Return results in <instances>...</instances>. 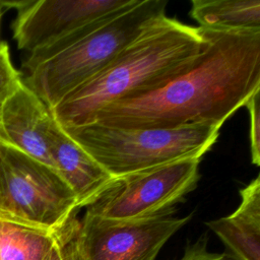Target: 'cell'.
<instances>
[{
    "instance_id": "6da1fadb",
    "label": "cell",
    "mask_w": 260,
    "mask_h": 260,
    "mask_svg": "<svg viewBox=\"0 0 260 260\" xmlns=\"http://www.w3.org/2000/svg\"><path fill=\"white\" fill-rule=\"evenodd\" d=\"M201 29L204 46L184 71L151 91L108 105L89 123L121 129L221 127L260 90V30Z\"/></svg>"
},
{
    "instance_id": "7a4b0ae2",
    "label": "cell",
    "mask_w": 260,
    "mask_h": 260,
    "mask_svg": "<svg viewBox=\"0 0 260 260\" xmlns=\"http://www.w3.org/2000/svg\"><path fill=\"white\" fill-rule=\"evenodd\" d=\"M204 43L200 27L162 15L102 72L50 111L61 128L88 124L108 105L151 91L184 71Z\"/></svg>"
},
{
    "instance_id": "3957f363",
    "label": "cell",
    "mask_w": 260,
    "mask_h": 260,
    "mask_svg": "<svg viewBox=\"0 0 260 260\" xmlns=\"http://www.w3.org/2000/svg\"><path fill=\"white\" fill-rule=\"evenodd\" d=\"M167 4V0H134L29 53L22 63V82L52 110L109 66L149 23L166 15Z\"/></svg>"
},
{
    "instance_id": "277c9868",
    "label": "cell",
    "mask_w": 260,
    "mask_h": 260,
    "mask_svg": "<svg viewBox=\"0 0 260 260\" xmlns=\"http://www.w3.org/2000/svg\"><path fill=\"white\" fill-rule=\"evenodd\" d=\"M62 129L118 179L178 159L201 158L217 140L220 127L188 124L121 129L89 123Z\"/></svg>"
},
{
    "instance_id": "5b68a950",
    "label": "cell",
    "mask_w": 260,
    "mask_h": 260,
    "mask_svg": "<svg viewBox=\"0 0 260 260\" xmlns=\"http://www.w3.org/2000/svg\"><path fill=\"white\" fill-rule=\"evenodd\" d=\"M0 217L57 230L76 214V198L51 166L0 142Z\"/></svg>"
},
{
    "instance_id": "8992f818",
    "label": "cell",
    "mask_w": 260,
    "mask_h": 260,
    "mask_svg": "<svg viewBox=\"0 0 260 260\" xmlns=\"http://www.w3.org/2000/svg\"><path fill=\"white\" fill-rule=\"evenodd\" d=\"M201 158H183L118 178L85 213L110 220H133L174 210L199 181Z\"/></svg>"
},
{
    "instance_id": "52a82bcc",
    "label": "cell",
    "mask_w": 260,
    "mask_h": 260,
    "mask_svg": "<svg viewBox=\"0 0 260 260\" xmlns=\"http://www.w3.org/2000/svg\"><path fill=\"white\" fill-rule=\"evenodd\" d=\"M176 209L133 220H110L84 213L77 243L81 260H155L165 244L192 218Z\"/></svg>"
},
{
    "instance_id": "ba28073f",
    "label": "cell",
    "mask_w": 260,
    "mask_h": 260,
    "mask_svg": "<svg viewBox=\"0 0 260 260\" xmlns=\"http://www.w3.org/2000/svg\"><path fill=\"white\" fill-rule=\"evenodd\" d=\"M134 0H21L5 1L17 10L13 39L28 54L49 46Z\"/></svg>"
},
{
    "instance_id": "9c48e42d",
    "label": "cell",
    "mask_w": 260,
    "mask_h": 260,
    "mask_svg": "<svg viewBox=\"0 0 260 260\" xmlns=\"http://www.w3.org/2000/svg\"><path fill=\"white\" fill-rule=\"evenodd\" d=\"M54 121L50 109L22 82L0 108V142L54 168L49 139Z\"/></svg>"
},
{
    "instance_id": "30bf717a",
    "label": "cell",
    "mask_w": 260,
    "mask_h": 260,
    "mask_svg": "<svg viewBox=\"0 0 260 260\" xmlns=\"http://www.w3.org/2000/svg\"><path fill=\"white\" fill-rule=\"evenodd\" d=\"M49 139L53 166L72 190L78 209L94 202L117 180L73 141L56 121Z\"/></svg>"
},
{
    "instance_id": "8fae6325",
    "label": "cell",
    "mask_w": 260,
    "mask_h": 260,
    "mask_svg": "<svg viewBox=\"0 0 260 260\" xmlns=\"http://www.w3.org/2000/svg\"><path fill=\"white\" fill-rule=\"evenodd\" d=\"M241 202L231 214L205 224L234 260H260V177L239 191Z\"/></svg>"
},
{
    "instance_id": "7c38bea8",
    "label": "cell",
    "mask_w": 260,
    "mask_h": 260,
    "mask_svg": "<svg viewBox=\"0 0 260 260\" xmlns=\"http://www.w3.org/2000/svg\"><path fill=\"white\" fill-rule=\"evenodd\" d=\"M190 15L201 28L260 30V0H192Z\"/></svg>"
},
{
    "instance_id": "4fadbf2b",
    "label": "cell",
    "mask_w": 260,
    "mask_h": 260,
    "mask_svg": "<svg viewBox=\"0 0 260 260\" xmlns=\"http://www.w3.org/2000/svg\"><path fill=\"white\" fill-rule=\"evenodd\" d=\"M57 231L0 217V260H45Z\"/></svg>"
},
{
    "instance_id": "5bb4252c",
    "label": "cell",
    "mask_w": 260,
    "mask_h": 260,
    "mask_svg": "<svg viewBox=\"0 0 260 260\" xmlns=\"http://www.w3.org/2000/svg\"><path fill=\"white\" fill-rule=\"evenodd\" d=\"M79 219L76 214L57 231L55 243L45 260H81L77 235Z\"/></svg>"
},
{
    "instance_id": "9a60e30c",
    "label": "cell",
    "mask_w": 260,
    "mask_h": 260,
    "mask_svg": "<svg viewBox=\"0 0 260 260\" xmlns=\"http://www.w3.org/2000/svg\"><path fill=\"white\" fill-rule=\"evenodd\" d=\"M22 83L21 73L13 66L8 45L0 44V108L9 95Z\"/></svg>"
},
{
    "instance_id": "2e32d148",
    "label": "cell",
    "mask_w": 260,
    "mask_h": 260,
    "mask_svg": "<svg viewBox=\"0 0 260 260\" xmlns=\"http://www.w3.org/2000/svg\"><path fill=\"white\" fill-rule=\"evenodd\" d=\"M256 91L246 103L245 107L250 117V152L251 161L255 166L260 165V95Z\"/></svg>"
},
{
    "instance_id": "e0dca14e",
    "label": "cell",
    "mask_w": 260,
    "mask_h": 260,
    "mask_svg": "<svg viewBox=\"0 0 260 260\" xmlns=\"http://www.w3.org/2000/svg\"><path fill=\"white\" fill-rule=\"evenodd\" d=\"M207 235H202L195 242L186 246L183 256L179 260H234L225 253H214L207 250Z\"/></svg>"
},
{
    "instance_id": "ac0fdd59",
    "label": "cell",
    "mask_w": 260,
    "mask_h": 260,
    "mask_svg": "<svg viewBox=\"0 0 260 260\" xmlns=\"http://www.w3.org/2000/svg\"><path fill=\"white\" fill-rule=\"evenodd\" d=\"M4 5H3V1L0 0V16H1V13H2V9H3ZM0 44H1V41H0Z\"/></svg>"
}]
</instances>
